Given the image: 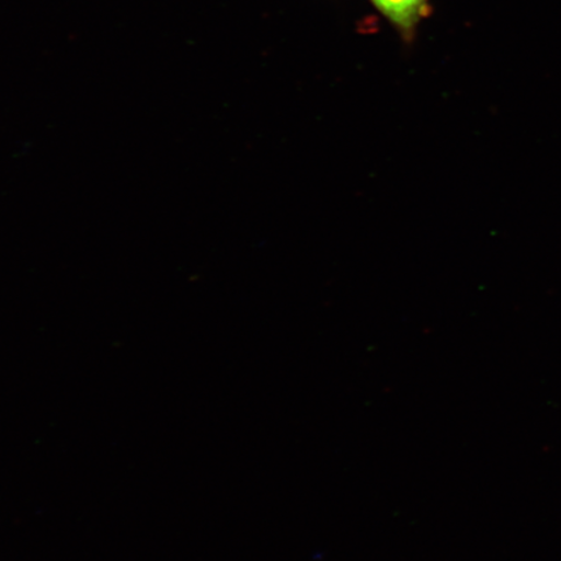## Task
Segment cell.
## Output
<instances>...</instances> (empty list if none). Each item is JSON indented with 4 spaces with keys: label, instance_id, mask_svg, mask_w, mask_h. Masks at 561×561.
I'll return each mask as SVG.
<instances>
[{
    "label": "cell",
    "instance_id": "cell-1",
    "mask_svg": "<svg viewBox=\"0 0 561 561\" xmlns=\"http://www.w3.org/2000/svg\"><path fill=\"white\" fill-rule=\"evenodd\" d=\"M377 10L405 35L415 31L430 11L427 0H371Z\"/></svg>",
    "mask_w": 561,
    "mask_h": 561
}]
</instances>
